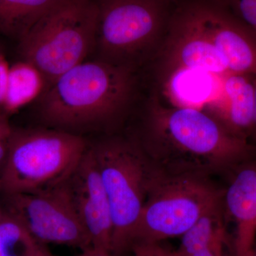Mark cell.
Here are the masks:
<instances>
[{
	"label": "cell",
	"mask_w": 256,
	"mask_h": 256,
	"mask_svg": "<svg viewBox=\"0 0 256 256\" xmlns=\"http://www.w3.org/2000/svg\"><path fill=\"white\" fill-rule=\"evenodd\" d=\"M134 88L132 69L85 60L42 90L37 112L44 127L84 137L106 130L120 118Z\"/></svg>",
	"instance_id": "6da1fadb"
},
{
	"label": "cell",
	"mask_w": 256,
	"mask_h": 256,
	"mask_svg": "<svg viewBox=\"0 0 256 256\" xmlns=\"http://www.w3.org/2000/svg\"><path fill=\"white\" fill-rule=\"evenodd\" d=\"M148 133L161 154L153 158L176 162L180 173L238 165L252 156L256 146L235 136L214 116L194 108H169L152 104ZM158 160V159H156Z\"/></svg>",
	"instance_id": "7a4b0ae2"
},
{
	"label": "cell",
	"mask_w": 256,
	"mask_h": 256,
	"mask_svg": "<svg viewBox=\"0 0 256 256\" xmlns=\"http://www.w3.org/2000/svg\"><path fill=\"white\" fill-rule=\"evenodd\" d=\"M110 204L112 252L130 249L140 216L153 184L162 171L137 143L108 138L90 144Z\"/></svg>",
	"instance_id": "3957f363"
},
{
	"label": "cell",
	"mask_w": 256,
	"mask_h": 256,
	"mask_svg": "<svg viewBox=\"0 0 256 256\" xmlns=\"http://www.w3.org/2000/svg\"><path fill=\"white\" fill-rule=\"evenodd\" d=\"M90 143L46 127L14 128L0 172L1 194L44 191L70 178Z\"/></svg>",
	"instance_id": "277c9868"
},
{
	"label": "cell",
	"mask_w": 256,
	"mask_h": 256,
	"mask_svg": "<svg viewBox=\"0 0 256 256\" xmlns=\"http://www.w3.org/2000/svg\"><path fill=\"white\" fill-rule=\"evenodd\" d=\"M97 23L96 1L64 0L18 42L23 62L38 70L44 89L94 52Z\"/></svg>",
	"instance_id": "5b68a950"
},
{
	"label": "cell",
	"mask_w": 256,
	"mask_h": 256,
	"mask_svg": "<svg viewBox=\"0 0 256 256\" xmlns=\"http://www.w3.org/2000/svg\"><path fill=\"white\" fill-rule=\"evenodd\" d=\"M222 195L200 174L162 172L140 216L131 248L136 244L181 237L202 214L222 202Z\"/></svg>",
	"instance_id": "8992f818"
},
{
	"label": "cell",
	"mask_w": 256,
	"mask_h": 256,
	"mask_svg": "<svg viewBox=\"0 0 256 256\" xmlns=\"http://www.w3.org/2000/svg\"><path fill=\"white\" fill-rule=\"evenodd\" d=\"M97 60L132 69L159 38L166 18L162 0H98Z\"/></svg>",
	"instance_id": "52a82bcc"
},
{
	"label": "cell",
	"mask_w": 256,
	"mask_h": 256,
	"mask_svg": "<svg viewBox=\"0 0 256 256\" xmlns=\"http://www.w3.org/2000/svg\"><path fill=\"white\" fill-rule=\"evenodd\" d=\"M68 180L44 191L0 198L4 212L41 242L82 250L92 246V240L77 214Z\"/></svg>",
	"instance_id": "ba28073f"
},
{
	"label": "cell",
	"mask_w": 256,
	"mask_h": 256,
	"mask_svg": "<svg viewBox=\"0 0 256 256\" xmlns=\"http://www.w3.org/2000/svg\"><path fill=\"white\" fill-rule=\"evenodd\" d=\"M204 32L222 54L229 73L256 78V36L220 0L188 2Z\"/></svg>",
	"instance_id": "9c48e42d"
},
{
	"label": "cell",
	"mask_w": 256,
	"mask_h": 256,
	"mask_svg": "<svg viewBox=\"0 0 256 256\" xmlns=\"http://www.w3.org/2000/svg\"><path fill=\"white\" fill-rule=\"evenodd\" d=\"M168 34L164 60L171 73L190 70L223 76L229 73L223 56L204 32L188 2L172 16Z\"/></svg>",
	"instance_id": "30bf717a"
},
{
	"label": "cell",
	"mask_w": 256,
	"mask_h": 256,
	"mask_svg": "<svg viewBox=\"0 0 256 256\" xmlns=\"http://www.w3.org/2000/svg\"><path fill=\"white\" fill-rule=\"evenodd\" d=\"M68 182L74 206L92 246L112 252L114 226L110 204L90 143Z\"/></svg>",
	"instance_id": "8fae6325"
},
{
	"label": "cell",
	"mask_w": 256,
	"mask_h": 256,
	"mask_svg": "<svg viewBox=\"0 0 256 256\" xmlns=\"http://www.w3.org/2000/svg\"><path fill=\"white\" fill-rule=\"evenodd\" d=\"M223 192L226 216L234 223L230 256H252L256 245V161L240 163Z\"/></svg>",
	"instance_id": "7c38bea8"
},
{
	"label": "cell",
	"mask_w": 256,
	"mask_h": 256,
	"mask_svg": "<svg viewBox=\"0 0 256 256\" xmlns=\"http://www.w3.org/2000/svg\"><path fill=\"white\" fill-rule=\"evenodd\" d=\"M255 78L244 74H226L223 97L215 105L216 118L235 136L247 140L254 122Z\"/></svg>",
	"instance_id": "4fadbf2b"
},
{
	"label": "cell",
	"mask_w": 256,
	"mask_h": 256,
	"mask_svg": "<svg viewBox=\"0 0 256 256\" xmlns=\"http://www.w3.org/2000/svg\"><path fill=\"white\" fill-rule=\"evenodd\" d=\"M64 0H0V34L23 38L42 18Z\"/></svg>",
	"instance_id": "5bb4252c"
},
{
	"label": "cell",
	"mask_w": 256,
	"mask_h": 256,
	"mask_svg": "<svg viewBox=\"0 0 256 256\" xmlns=\"http://www.w3.org/2000/svg\"><path fill=\"white\" fill-rule=\"evenodd\" d=\"M223 201L202 214L181 236L175 256H188L220 240H228Z\"/></svg>",
	"instance_id": "9a60e30c"
},
{
	"label": "cell",
	"mask_w": 256,
	"mask_h": 256,
	"mask_svg": "<svg viewBox=\"0 0 256 256\" xmlns=\"http://www.w3.org/2000/svg\"><path fill=\"white\" fill-rule=\"evenodd\" d=\"M0 256H55L47 244L4 212L0 220Z\"/></svg>",
	"instance_id": "2e32d148"
},
{
	"label": "cell",
	"mask_w": 256,
	"mask_h": 256,
	"mask_svg": "<svg viewBox=\"0 0 256 256\" xmlns=\"http://www.w3.org/2000/svg\"><path fill=\"white\" fill-rule=\"evenodd\" d=\"M44 86L43 79L36 68L24 62L15 64L10 68L3 110L8 114L16 110L40 96Z\"/></svg>",
	"instance_id": "e0dca14e"
},
{
	"label": "cell",
	"mask_w": 256,
	"mask_h": 256,
	"mask_svg": "<svg viewBox=\"0 0 256 256\" xmlns=\"http://www.w3.org/2000/svg\"><path fill=\"white\" fill-rule=\"evenodd\" d=\"M170 89L178 107L194 108L208 100L210 94V74L196 70H178L172 72Z\"/></svg>",
	"instance_id": "ac0fdd59"
},
{
	"label": "cell",
	"mask_w": 256,
	"mask_h": 256,
	"mask_svg": "<svg viewBox=\"0 0 256 256\" xmlns=\"http://www.w3.org/2000/svg\"><path fill=\"white\" fill-rule=\"evenodd\" d=\"M256 36V0H220Z\"/></svg>",
	"instance_id": "d6986e66"
},
{
	"label": "cell",
	"mask_w": 256,
	"mask_h": 256,
	"mask_svg": "<svg viewBox=\"0 0 256 256\" xmlns=\"http://www.w3.org/2000/svg\"><path fill=\"white\" fill-rule=\"evenodd\" d=\"M13 130L14 128L10 124L9 114L0 108V172L8 156Z\"/></svg>",
	"instance_id": "ffe728a7"
},
{
	"label": "cell",
	"mask_w": 256,
	"mask_h": 256,
	"mask_svg": "<svg viewBox=\"0 0 256 256\" xmlns=\"http://www.w3.org/2000/svg\"><path fill=\"white\" fill-rule=\"evenodd\" d=\"M134 256H175L174 252H168L159 244H139L132 247Z\"/></svg>",
	"instance_id": "44dd1931"
},
{
	"label": "cell",
	"mask_w": 256,
	"mask_h": 256,
	"mask_svg": "<svg viewBox=\"0 0 256 256\" xmlns=\"http://www.w3.org/2000/svg\"><path fill=\"white\" fill-rule=\"evenodd\" d=\"M9 70L10 67L5 62L4 56L0 54V107L3 108L6 100Z\"/></svg>",
	"instance_id": "7402d4cb"
},
{
	"label": "cell",
	"mask_w": 256,
	"mask_h": 256,
	"mask_svg": "<svg viewBox=\"0 0 256 256\" xmlns=\"http://www.w3.org/2000/svg\"><path fill=\"white\" fill-rule=\"evenodd\" d=\"M227 246H229L228 240H220L188 256H225V248Z\"/></svg>",
	"instance_id": "603a6c76"
},
{
	"label": "cell",
	"mask_w": 256,
	"mask_h": 256,
	"mask_svg": "<svg viewBox=\"0 0 256 256\" xmlns=\"http://www.w3.org/2000/svg\"><path fill=\"white\" fill-rule=\"evenodd\" d=\"M250 136H252L256 141V78H255V109H254V122H252Z\"/></svg>",
	"instance_id": "cb8c5ba5"
},
{
	"label": "cell",
	"mask_w": 256,
	"mask_h": 256,
	"mask_svg": "<svg viewBox=\"0 0 256 256\" xmlns=\"http://www.w3.org/2000/svg\"><path fill=\"white\" fill-rule=\"evenodd\" d=\"M0 195H1V190H0ZM4 214V210H3L2 205L1 198H0V220L2 218Z\"/></svg>",
	"instance_id": "d4e9b609"
},
{
	"label": "cell",
	"mask_w": 256,
	"mask_h": 256,
	"mask_svg": "<svg viewBox=\"0 0 256 256\" xmlns=\"http://www.w3.org/2000/svg\"><path fill=\"white\" fill-rule=\"evenodd\" d=\"M252 256H256V245L255 249H254V255H252Z\"/></svg>",
	"instance_id": "484cf974"
},
{
	"label": "cell",
	"mask_w": 256,
	"mask_h": 256,
	"mask_svg": "<svg viewBox=\"0 0 256 256\" xmlns=\"http://www.w3.org/2000/svg\"><path fill=\"white\" fill-rule=\"evenodd\" d=\"M162 1L166 2H169L170 0H162Z\"/></svg>",
	"instance_id": "4316f807"
},
{
	"label": "cell",
	"mask_w": 256,
	"mask_h": 256,
	"mask_svg": "<svg viewBox=\"0 0 256 256\" xmlns=\"http://www.w3.org/2000/svg\"><path fill=\"white\" fill-rule=\"evenodd\" d=\"M0 54H2L1 52H0Z\"/></svg>",
	"instance_id": "83f0119b"
}]
</instances>
